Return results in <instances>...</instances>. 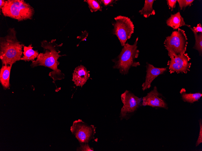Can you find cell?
<instances>
[{"label":"cell","mask_w":202,"mask_h":151,"mask_svg":"<svg viewBox=\"0 0 202 151\" xmlns=\"http://www.w3.org/2000/svg\"><path fill=\"white\" fill-rule=\"evenodd\" d=\"M90 77L89 71L83 65H80L75 68L73 74L72 80L77 86L82 87Z\"/></svg>","instance_id":"7c38bea8"},{"label":"cell","mask_w":202,"mask_h":151,"mask_svg":"<svg viewBox=\"0 0 202 151\" xmlns=\"http://www.w3.org/2000/svg\"><path fill=\"white\" fill-rule=\"evenodd\" d=\"M192 29L197 33H202V27L200 23L198 24L196 27H194Z\"/></svg>","instance_id":"d4e9b609"},{"label":"cell","mask_w":202,"mask_h":151,"mask_svg":"<svg viewBox=\"0 0 202 151\" xmlns=\"http://www.w3.org/2000/svg\"><path fill=\"white\" fill-rule=\"evenodd\" d=\"M96 128L93 125H89L78 119L74 121L70 131L80 143H87L94 138Z\"/></svg>","instance_id":"52a82bcc"},{"label":"cell","mask_w":202,"mask_h":151,"mask_svg":"<svg viewBox=\"0 0 202 151\" xmlns=\"http://www.w3.org/2000/svg\"><path fill=\"white\" fill-rule=\"evenodd\" d=\"M200 130L198 137L196 142L195 146L197 147L202 143V121L201 119L199 120Z\"/></svg>","instance_id":"44dd1931"},{"label":"cell","mask_w":202,"mask_h":151,"mask_svg":"<svg viewBox=\"0 0 202 151\" xmlns=\"http://www.w3.org/2000/svg\"><path fill=\"white\" fill-rule=\"evenodd\" d=\"M138 38H136L133 45H130L128 42L125 43L117 57L112 60L115 63L113 68L118 69L122 74H127L131 67L140 65V63L135 60L139 53L137 46Z\"/></svg>","instance_id":"3957f363"},{"label":"cell","mask_w":202,"mask_h":151,"mask_svg":"<svg viewBox=\"0 0 202 151\" xmlns=\"http://www.w3.org/2000/svg\"><path fill=\"white\" fill-rule=\"evenodd\" d=\"M3 15L21 21L31 19L34 14V8L23 0H7L2 8Z\"/></svg>","instance_id":"277c9868"},{"label":"cell","mask_w":202,"mask_h":151,"mask_svg":"<svg viewBox=\"0 0 202 151\" xmlns=\"http://www.w3.org/2000/svg\"><path fill=\"white\" fill-rule=\"evenodd\" d=\"M189 27L193 32L195 38V42L193 48L198 51L200 55L202 53V33H197L194 31L192 28Z\"/></svg>","instance_id":"ac0fdd59"},{"label":"cell","mask_w":202,"mask_h":151,"mask_svg":"<svg viewBox=\"0 0 202 151\" xmlns=\"http://www.w3.org/2000/svg\"><path fill=\"white\" fill-rule=\"evenodd\" d=\"M77 151H93V148H90L87 143H82L80 146L77 149Z\"/></svg>","instance_id":"7402d4cb"},{"label":"cell","mask_w":202,"mask_h":151,"mask_svg":"<svg viewBox=\"0 0 202 151\" xmlns=\"http://www.w3.org/2000/svg\"><path fill=\"white\" fill-rule=\"evenodd\" d=\"M121 98L123 105L120 110L119 117L121 119H127L141 105L142 99L128 90L121 95Z\"/></svg>","instance_id":"ba28073f"},{"label":"cell","mask_w":202,"mask_h":151,"mask_svg":"<svg viewBox=\"0 0 202 151\" xmlns=\"http://www.w3.org/2000/svg\"><path fill=\"white\" fill-rule=\"evenodd\" d=\"M117 0H101L100 1L105 6H107L109 5H112L113 3H115Z\"/></svg>","instance_id":"cb8c5ba5"},{"label":"cell","mask_w":202,"mask_h":151,"mask_svg":"<svg viewBox=\"0 0 202 151\" xmlns=\"http://www.w3.org/2000/svg\"><path fill=\"white\" fill-rule=\"evenodd\" d=\"M5 1L4 0H0V9H2V8L3 7V6L4 5L5 2Z\"/></svg>","instance_id":"484cf974"},{"label":"cell","mask_w":202,"mask_h":151,"mask_svg":"<svg viewBox=\"0 0 202 151\" xmlns=\"http://www.w3.org/2000/svg\"><path fill=\"white\" fill-rule=\"evenodd\" d=\"M24 51L23 52L24 55L21 58V60L25 61H34L36 58H37L39 53L37 50H34L33 49L32 44H30L28 46H24Z\"/></svg>","instance_id":"9a60e30c"},{"label":"cell","mask_w":202,"mask_h":151,"mask_svg":"<svg viewBox=\"0 0 202 151\" xmlns=\"http://www.w3.org/2000/svg\"><path fill=\"white\" fill-rule=\"evenodd\" d=\"M169 57L171 59L168 61L167 65L171 74L174 72L186 74L190 71L191 63L189 61L191 59L187 53Z\"/></svg>","instance_id":"9c48e42d"},{"label":"cell","mask_w":202,"mask_h":151,"mask_svg":"<svg viewBox=\"0 0 202 151\" xmlns=\"http://www.w3.org/2000/svg\"><path fill=\"white\" fill-rule=\"evenodd\" d=\"M142 105L152 107L168 109V105L163 99L162 95L158 91L156 86L142 99Z\"/></svg>","instance_id":"30bf717a"},{"label":"cell","mask_w":202,"mask_h":151,"mask_svg":"<svg viewBox=\"0 0 202 151\" xmlns=\"http://www.w3.org/2000/svg\"><path fill=\"white\" fill-rule=\"evenodd\" d=\"M113 23L112 33L118 37L121 46H123L127 39H129L134 32L133 22L128 17L119 15L114 18Z\"/></svg>","instance_id":"8992f818"},{"label":"cell","mask_w":202,"mask_h":151,"mask_svg":"<svg viewBox=\"0 0 202 151\" xmlns=\"http://www.w3.org/2000/svg\"><path fill=\"white\" fill-rule=\"evenodd\" d=\"M12 66L9 65H2L0 69V82L5 89L9 87L10 74Z\"/></svg>","instance_id":"5bb4252c"},{"label":"cell","mask_w":202,"mask_h":151,"mask_svg":"<svg viewBox=\"0 0 202 151\" xmlns=\"http://www.w3.org/2000/svg\"><path fill=\"white\" fill-rule=\"evenodd\" d=\"M56 39H53L49 42L46 40L42 41L41 46L44 49V52L39 54L36 60L31 64L32 68L42 66L51 69L52 71L49 73V75L53 79L54 83L65 77L64 74L57 68L60 63L58 59L65 55L59 54L60 51L59 48L62 46L63 43L58 45L56 43Z\"/></svg>","instance_id":"6da1fadb"},{"label":"cell","mask_w":202,"mask_h":151,"mask_svg":"<svg viewBox=\"0 0 202 151\" xmlns=\"http://www.w3.org/2000/svg\"><path fill=\"white\" fill-rule=\"evenodd\" d=\"M146 67V74L145 81L142 85V89L143 91L150 88L154 80L167 71V68H156L149 63L147 64Z\"/></svg>","instance_id":"8fae6325"},{"label":"cell","mask_w":202,"mask_h":151,"mask_svg":"<svg viewBox=\"0 0 202 151\" xmlns=\"http://www.w3.org/2000/svg\"><path fill=\"white\" fill-rule=\"evenodd\" d=\"M185 31L180 28L172 32L166 37L164 46L168 51L169 57L178 56L185 53L188 43Z\"/></svg>","instance_id":"5b68a950"},{"label":"cell","mask_w":202,"mask_h":151,"mask_svg":"<svg viewBox=\"0 0 202 151\" xmlns=\"http://www.w3.org/2000/svg\"><path fill=\"white\" fill-rule=\"evenodd\" d=\"M178 2L181 10H182L188 6H190L194 0H178Z\"/></svg>","instance_id":"ffe728a7"},{"label":"cell","mask_w":202,"mask_h":151,"mask_svg":"<svg viewBox=\"0 0 202 151\" xmlns=\"http://www.w3.org/2000/svg\"><path fill=\"white\" fill-rule=\"evenodd\" d=\"M7 34L0 38V58L2 65H12L21 60L24 45L19 41L13 28H9Z\"/></svg>","instance_id":"7a4b0ae2"},{"label":"cell","mask_w":202,"mask_h":151,"mask_svg":"<svg viewBox=\"0 0 202 151\" xmlns=\"http://www.w3.org/2000/svg\"><path fill=\"white\" fill-rule=\"evenodd\" d=\"M88 4L89 7L91 12H95L98 11H102V7L101 5L100 1L96 0H87L85 1Z\"/></svg>","instance_id":"d6986e66"},{"label":"cell","mask_w":202,"mask_h":151,"mask_svg":"<svg viewBox=\"0 0 202 151\" xmlns=\"http://www.w3.org/2000/svg\"><path fill=\"white\" fill-rule=\"evenodd\" d=\"M167 3L169 9L172 11L175 7L176 5L177 1L176 0H167Z\"/></svg>","instance_id":"603a6c76"},{"label":"cell","mask_w":202,"mask_h":151,"mask_svg":"<svg viewBox=\"0 0 202 151\" xmlns=\"http://www.w3.org/2000/svg\"><path fill=\"white\" fill-rule=\"evenodd\" d=\"M166 23L168 26L174 29H178L184 26H187L188 27H191L185 24L184 18L179 12L171 14V16L166 20Z\"/></svg>","instance_id":"4fadbf2b"},{"label":"cell","mask_w":202,"mask_h":151,"mask_svg":"<svg viewBox=\"0 0 202 151\" xmlns=\"http://www.w3.org/2000/svg\"><path fill=\"white\" fill-rule=\"evenodd\" d=\"M181 90V99L185 102L193 103L198 101L202 96V94L198 92L195 93H186L184 92V89Z\"/></svg>","instance_id":"e0dca14e"},{"label":"cell","mask_w":202,"mask_h":151,"mask_svg":"<svg viewBox=\"0 0 202 151\" xmlns=\"http://www.w3.org/2000/svg\"><path fill=\"white\" fill-rule=\"evenodd\" d=\"M154 0H145L144 6L139 11L141 15L145 18H148L150 15L155 14V11L153 9V5Z\"/></svg>","instance_id":"2e32d148"}]
</instances>
